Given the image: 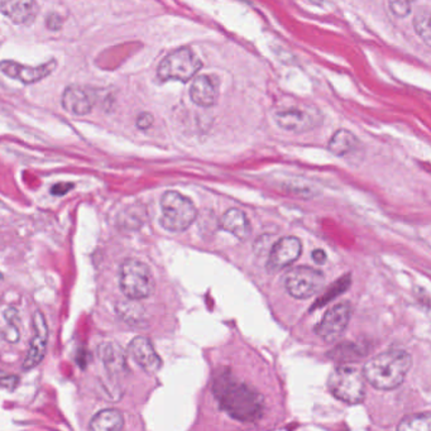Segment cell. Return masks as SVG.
<instances>
[{"mask_svg": "<svg viewBox=\"0 0 431 431\" xmlns=\"http://www.w3.org/2000/svg\"><path fill=\"white\" fill-rule=\"evenodd\" d=\"M201 61L190 49H178L163 58L157 75L162 81L178 80L186 83L201 69Z\"/></svg>", "mask_w": 431, "mask_h": 431, "instance_id": "cell-6", "label": "cell"}, {"mask_svg": "<svg viewBox=\"0 0 431 431\" xmlns=\"http://www.w3.org/2000/svg\"><path fill=\"white\" fill-rule=\"evenodd\" d=\"M358 146H360V141L352 132L346 130V129H340L332 135V140L329 142V151L332 155L346 157V155L353 153Z\"/></svg>", "mask_w": 431, "mask_h": 431, "instance_id": "cell-20", "label": "cell"}, {"mask_svg": "<svg viewBox=\"0 0 431 431\" xmlns=\"http://www.w3.org/2000/svg\"><path fill=\"white\" fill-rule=\"evenodd\" d=\"M153 124V117L149 113H141L137 118V127L140 129H149Z\"/></svg>", "mask_w": 431, "mask_h": 431, "instance_id": "cell-26", "label": "cell"}, {"mask_svg": "<svg viewBox=\"0 0 431 431\" xmlns=\"http://www.w3.org/2000/svg\"><path fill=\"white\" fill-rule=\"evenodd\" d=\"M191 100L198 106H212L219 96V86L217 81L208 75H201L194 80L190 89Z\"/></svg>", "mask_w": 431, "mask_h": 431, "instance_id": "cell-15", "label": "cell"}, {"mask_svg": "<svg viewBox=\"0 0 431 431\" xmlns=\"http://www.w3.org/2000/svg\"><path fill=\"white\" fill-rule=\"evenodd\" d=\"M128 350L135 363L149 375H155L162 367V360L155 350V346L146 337H135L129 343Z\"/></svg>", "mask_w": 431, "mask_h": 431, "instance_id": "cell-13", "label": "cell"}, {"mask_svg": "<svg viewBox=\"0 0 431 431\" xmlns=\"http://www.w3.org/2000/svg\"><path fill=\"white\" fill-rule=\"evenodd\" d=\"M3 339H4V332H3V330H0V341Z\"/></svg>", "mask_w": 431, "mask_h": 431, "instance_id": "cell-29", "label": "cell"}, {"mask_svg": "<svg viewBox=\"0 0 431 431\" xmlns=\"http://www.w3.org/2000/svg\"><path fill=\"white\" fill-rule=\"evenodd\" d=\"M411 364V355L407 352L387 350L366 363L363 375L375 389H394L403 383Z\"/></svg>", "mask_w": 431, "mask_h": 431, "instance_id": "cell-2", "label": "cell"}, {"mask_svg": "<svg viewBox=\"0 0 431 431\" xmlns=\"http://www.w3.org/2000/svg\"><path fill=\"white\" fill-rule=\"evenodd\" d=\"M1 278H3V275H1V273H0V280H1Z\"/></svg>", "mask_w": 431, "mask_h": 431, "instance_id": "cell-30", "label": "cell"}, {"mask_svg": "<svg viewBox=\"0 0 431 431\" xmlns=\"http://www.w3.org/2000/svg\"><path fill=\"white\" fill-rule=\"evenodd\" d=\"M61 104L66 112L74 115H86L90 113L92 108L90 96L78 86H69L65 90Z\"/></svg>", "mask_w": 431, "mask_h": 431, "instance_id": "cell-16", "label": "cell"}, {"mask_svg": "<svg viewBox=\"0 0 431 431\" xmlns=\"http://www.w3.org/2000/svg\"><path fill=\"white\" fill-rule=\"evenodd\" d=\"M328 387L343 403L355 405L366 397V381L363 372L349 366H340L329 375Z\"/></svg>", "mask_w": 431, "mask_h": 431, "instance_id": "cell-5", "label": "cell"}, {"mask_svg": "<svg viewBox=\"0 0 431 431\" xmlns=\"http://www.w3.org/2000/svg\"><path fill=\"white\" fill-rule=\"evenodd\" d=\"M414 27H415L417 35L424 41L425 44L430 46V10L429 8H423L417 12L414 18Z\"/></svg>", "mask_w": 431, "mask_h": 431, "instance_id": "cell-22", "label": "cell"}, {"mask_svg": "<svg viewBox=\"0 0 431 431\" xmlns=\"http://www.w3.org/2000/svg\"><path fill=\"white\" fill-rule=\"evenodd\" d=\"M32 326L35 329V335L29 343L28 352L23 362V369L28 371L32 368L37 367L43 361L46 355L47 340H49V326L46 323V319L43 316L41 311H35L33 314Z\"/></svg>", "mask_w": 431, "mask_h": 431, "instance_id": "cell-10", "label": "cell"}, {"mask_svg": "<svg viewBox=\"0 0 431 431\" xmlns=\"http://www.w3.org/2000/svg\"><path fill=\"white\" fill-rule=\"evenodd\" d=\"M1 13L15 24H28L38 15L35 0H0Z\"/></svg>", "mask_w": 431, "mask_h": 431, "instance_id": "cell-14", "label": "cell"}, {"mask_svg": "<svg viewBox=\"0 0 431 431\" xmlns=\"http://www.w3.org/2000/svg\"><path fill=\"white\" fill-rule=\"evenodd\" d=\"M220 228L241 241H246L251 234L247 215L239 209H229L220 219Z\"/></svg>", "mask_w": 431, "mask_h": 431, "instance_id": "cell-17", "label": "cell"}, {"mask_svg": "<svg viewBox=\"0 0 431 431\" xmlns=\"http://www.w3.org/2000/svg\"><path fill=\"white\" fill-rule=\"evenodd\" d=\"M414 1L415 0H389V4L394 15L398 18H405L410 15Z\"/></svg>", "mask_w": 431, "mask_h": 431, "instance_id": "cell-24", "label": "cell"}, {"mask_svg": "<svg viewBox=\"0 0 431 431\" xmlns=\"http://www.w3.org/2000/svg\"><path fill=\"white\" fill-rule=\"evenodd\" d=\"M275 121L278 127L294 133H305L321 124L319 112L301 108H290L277 112Z\"/></svg>", "mask_w": 431, "mask_h": 431, "instance_id": "cell-9", "label": "cell"}, {"mask_svg": "<svg viewBox=\"0 0 431 431\" xmlns=\"http://www.w3.org/2000/svg\"><path fill=\"white\" fill-rule=\"evenodd\" d=\"M212 394L220 409L238 421L255 423L263 416V396L252 386L238 380L229 369L218 371L212 382Z\"/></svg>", "mask_w": 431, "mask_h": 431, "instance_id": "cell-1", "label": "cell"}, {"mask_svg": "<svg viewBox=\"0 0 431 431\" xmlns=\"http://www.w3.org/2000/svg\"><path fill=\"white\" fill-rule=\"evenodd\" d=\"M285 287L295 298H309L323 289L326 277L318 271L307 266L292 269L285 275Z\"/></svg>", "mask_w": 431, "mask_h": 431, "instance_id": "cell-7", "label": "cell"}, {"mask_svg": "<svg viewBox=\"0 0 431 431\" xmlns=\"http://www.w3.org/2000/svg\"><path fill=\"white\" fill-rule=\"evenodd\" d=\"M99 357L109 372L118 373L126 369V357L118 344L105 343L100 346Z\"/></svg>", "mask_w": 431, "mask_h": 431, "instance_id": "cell-19", "label": "cell"}, {"mask_svg": "<svg viewBox=\"0 0 431 431\" xmlns=\"http://www.w3.org/2000/svg\"><path fill=\"white\" fill-rule=\"evenodd\" d=\"M350 315L352 306L348 301L337 304L326 312L323 320L315 328V332L328 343L340 339L349 324Z\"/></svg>", "mask_w": 431, "mask_h": 431, "instance_id": "cell-8", "label": "cell"}, {"mask_svg": "<svg viewBox=\"0 0 431 431\" xmlns=\"http://www.w3.org/2000/svg\"><path fill=\"white\" fill-rule=\"evenodd\" d=\"M119 287L127 298L138 301L155 292V278L146 263L129 258L121 263Z\"/></svg>", "mask_w": 431, "mask_h": 431, "instance_id": "cell-3", "label": "cell"}, {"mask_svg": "<svg viewBox=\"0 0 431 431\" xmlns=\"http://www.w3.org/2000/svg\"><path fill=\"white\" fill-rule=\"evenodd\" d=\"M56 69V61L51 60L46 64L40 66H24L17 64L15 61H0V70L3 71L9 78L19 80L23 84H35L47 78Z\"/></svg>", "mask_w": 431, "mask_h": 431, "instance_id": "cell-11", "label": "cell"}, {"mask_svg": "<svg viewBox=\"0 0 431 431\" xmlns=\"http://www.w3.org/2000/svg\"><path fill=\"white\" fill-rule=\"evenodd\" d=\"M124 426V417L121 411L105 409L95 414L89 424L92 431H119Z\"/></svg>", "mask_w": 431, "mask_h": 431, "instance_id": "cell-18", "label": "cell"}, {"mask_svg": "<svg viewBox=\"0 0 431 431\" xmlns=\"http://www.w3.org/2000/svg\"><path fill=\"white\" fill-rule=\"evenodd\" d=\"M301 255V242L296 237H285L272 247L267 261V269L276 272L286 269Z\"/></svg>", "mask_w": 431, "mask_h": 431, "instance_id": "cell-12", "label": "cell"}, {"mask_svg": "<svg viewBox=\"0 0 431 431\" xmlns=\"http://www.w3.org/2000/svg\"><path fill=\"white\" fill-rule=\"evenodd\" d=\"M161 226L174 233L184 232L196 219V208L177 191H166L161 198Z\"/></svg>", "mask_w": 431, "mask_h": 431, "instance_id": "cell-4", "label": "cell"}, {"mask_svg": "<svg viewBox=\"0 0 431 431\" xmlns=\"http://www.w3.org/2000/svg\"><path fill=\"white\" fill-rule=\"evenodd\" d=\"M72 187H74V185L70 184V183H60L51 189V194H53L56 196H61V195H65L66 192H69Z\"/></svg>", "mask_w": 431, "mask_h": 431, "instance_id": "cell-27", "label": "cell"}, {"mask_svg": "<svg viewBox=\"0 0 431 431\" xmlns=\"http://www.w3.org/2000/svg\"><path fill=\"white\" fill-rule=\"evenodd\" d=\"M6 318H7L8 321V329L7 330H4V339L7 340L8 343H17L18 340H19V337H21V332L18 330V320H19V316H18V312L15 309H12V307H9L7 311H6Z\"/></svg>", "mask_w": 431, "mask_h": 431, "instance_id": "cell-23", "label": "cell"}, {"mask_svg": "<svg viewBox=\"0 0 431 431\" xmlns=\"http://www.w3.org/2000/svg\"><path fill=\"white\" fill-rule=\"evenodd\" d=\"M326 258H328V255H326V252L323 249H316V251L312 252V260L318 264H324L326 262Z\"/></svg>", "mask_w": 431, "mask_h": 431, "instance_id": "cell-28", "label": "cell"}, {"mask_svg": "<svg viewBox=\"0 0 431 431\" xmlns=\"http://www.w3.org/2000/svg\"><path fill=\"white\" fill-rule=\"evenodd\" d=\"M430 429L431 417L429 412L409 415L398 425V430L401 431H429Z\"/></svg>", "mask_w": 431, "mask_h": 431, "instance_id": "cell-21", "label": "cell"}, {"mask_svg": "<svg viewBox=\"0 0 431 431\" xmlns=\"http://www.w3.org/2000/svg\"><path fill=\"white\" fill-rule=\"evenodd\" d=\"M19 383V378L15 375H7L4 372L0 371V386L3 389H9V391H13V389L18 386Z\"/></svg>", "mask_w": 431, "mask_h": 431, "instance_id": "cell-25", "label": "cell"}]
</instances>
